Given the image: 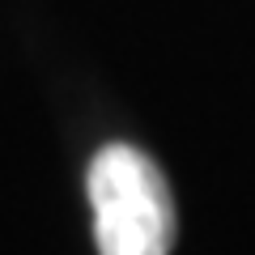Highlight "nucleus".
<instances>
[{"label": "nucleus", "mask_w": 255, "mask_h": 255, "mask_svg": "<svg viewBox=\"0 0 255 255\" xmlns=\"http://www.w3.org/2000/svg\"><path fill=\"white\" fill-rule=\"evenodd\" d=\"M98 255H170L174 204L157 162L132 145H107L90 162Z\"/></svg>", "instance_id": "obj_1"}]
</instances>
